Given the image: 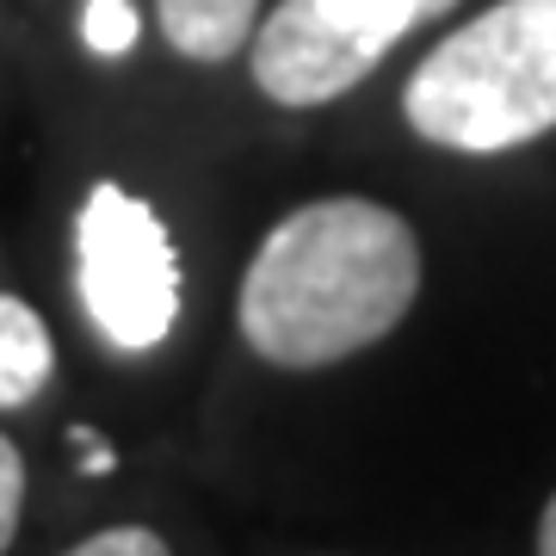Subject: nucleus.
<instances>
[{
	"instance_id": "nucleus-3",
	"label": "nucleus",
	"mask_w": 556,
	"mask_h": 556,
	"mask_svg": "<svg viewBox=\"0 0 556 556\" xmlns=\"http://www.w3.org/2000/svg\"><path fill=\"white\" fill-rule=\"evenodd\" d=\"M75 291L93 334L118 353H155L179 321L174 236L118 179H100L75 217Z\"/></svg>"
},
{
	"instance_id": "nucleus-4",
	"label": "nucleus",
	"mask_w": 556,
	"mask_h": 556,
	"mask_svg": "<svg viewBox=\"0 0 556 556\" xmlns=\"http://www.w3.org/2000/svg\"><path fill=\"white\" fill-rule=\"evenodd\" d=\"M457 0H278L260 20L254 43V87L285 112L353 93L408 31L452 13Z\"/></svg>"
},
{
	"instance_id": "nucleus-5",
	"label": "nucleus",
	"mask_w": 556,
	"mask_h": 556,
	"mask_svg": "<svg viewBox=\"0 0 556 556\" xmlns=\"http://www.w3.org/2000/svg\"><path fill=\"white\" fill-rule=\"evenodd\" d=\"M161 38L174 43L186 62H229L236 50H248L254 38L260 0H155Z\"/></svg>"
},
{
	"instance_id": "nucleus-6",
	"label": "nucleus",
	"mask_w": 556,
	"mask_h": 556,
	"mask_svg": "<svg viewBox=\"0 0 556 556\" xmlns=\"http://www.w3.org/2000/svg\"><path fill=\"white\" fill-rule=\"evenodd\" d=\"M50 371H56V346H50V328L25 298L0 291V408H25L50 390Z\"/></svg>"
},
{
	"instance_id": "nucleus-2",
	"label": "nucleus",
	"mask_w": 556,
	"mask_h": 556,
	"mask_svg": "<svg viewBox=\"0 0 556 556\" xmlns=\"http://www.w3.org/2000/svg\"><path fill=\"white\" fill-rule=\"evenodd\" d=\"M402 118L452 155H501L556 130V0H501L427 50Z\"/></svg>"
},
{
	"instance_id": "nucleus-9",
	"label": "nucleus",
	"mask_w": 556,
	"mask_h": 556,
	"mask_svg": "<svg viewBox=\"0 0 556 556\" xmlns=\"http://www.w3.org/2000/svg\"><path fill=\"white\" fill-rule=\"evenodd\" d=\"M62 556H174V551L149 526H112V532H93L87 544H75V551H62Z\"/></svg>"
},
{
	"instance_id": "nucleus-11",
	"label": "nucleus",
	"mask_w": 556,
	"mask_h": 556,
	"mask_svg": "<svg viewBox=\"0 0 556 556\" xmlns=\"http://www.w3.org/2000/svg\"><path fill=\"white\" fill-rule=\"evenodd\" d=\"M538 556H556V495L544 501V519H538Z\"/></svg>"
},
{
	"instance_id": "nucleus-8",
	"label": "nucleus",
	"mask_w": 556,
	"mask_h": 556,
	"mask_svg": "<svg viewBox=\"0 0 556 556\" xmlns=\"http://www.w3.org/2000/svg\"><path fill=\"white\" fill-rule=\"evenodd\" d=\"M20 507H25V457L13 439L0 433V556L20 538Z\"/></svg>"
},
{
	"instance_id": "nucleus-10",
	"label": "nucleus",
	"mask_w": 556,
	"mask_h": 556,
	"mask_svg": "<svg viewBox=\"0 0 556 556\" xmlns=\"http://www.w3.org/2000/svg\"><path fill=\"white\" fill-rule=\"evenodd\" d=\"M80 445V470H87V477H105V470H112V464H118V452H112V445H105V439H93V427H75V433H68Z\"/></svg>"
},
{
	"instance_id": "nucleus-7",
	"label": "nucleus",
	"mask_w": 556,
	"mask_h": 556,
	"mask_svg": "<svg viewBox=\"0 0 556 556\" xmlns=\"http://www.w3.org/2000/svg\"><path fill=\"white\" fill-rule=\"evenodd\" d=\"M142 38V13L130 0H80V43L93 56H130Z\"/></svg>"
},
{
	"instance_id": "nucleus-1",
	"label": "nucleus",
	"mask_w": 556,
	"mask_h": 556,
	"mask_svg": "<svg viewBox=\"0 0 556 556\" xmlns=\"http://www.w3.org/2000/svg\"><path fill=\"white\" fill-rule=\"evenodd\" d=\"M420 298V241L378 199L298 204L241 278V340L278 371H321L378 346Z\"/></svg>"
}]
</instances>
